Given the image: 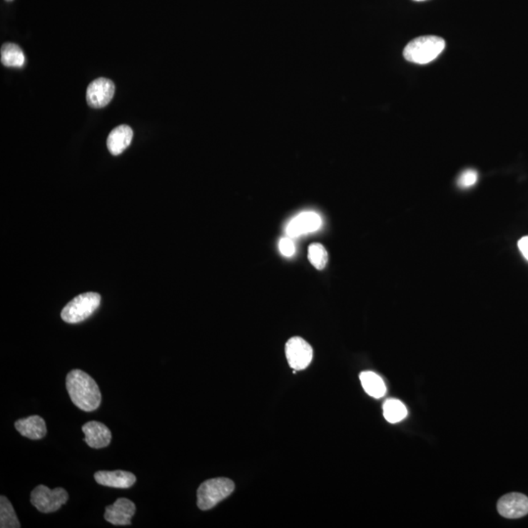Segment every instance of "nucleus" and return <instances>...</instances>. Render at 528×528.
<instances>
[{
	"label": "nucleus",
	"instance_id": "nucleus-13",
	"mask_svg": "<svg viewBox=\"0 0 528 528\" xmlns=\"http://www.w3.org/2000/svg\"><path fill=\"white\" fill-rule=\"evenodd\" d=\"M15 427L23 437L33 440H41L47 432L46 421L38 415L18 420L15 422Z\"/></svg>",
	"mask_w": 528,
	"mask_h": 528
},
{
	"label": "nucleus",
	"instance_id": "nucleus-1",
	"mask_svg": "<svg viewBox=\"0 0 528 528\" xmlns=\"http://www.w3.org/2000/svg\"><path fill=\"white\" fill-rule=\"evenodd\" d=\"M66 387L71 400L81 410L95 411L101 404L102 396L98 385L81 370H72L67 375Z\"/></svg>",
	"mask_w": 528,
	"mask_h": 528
},
{
	"label": "nucleus",
	"instance_id": "nucleus-4",
	"mask_svg": "<svg viewBox=\"0 0 528 528\" xmlns=\"http://www.w3.org/2000/svg\"><path fill=\"white\" fill-rule=\"evenodd\" d=\"M101 297L97 293L81 294L67 303L61 313V317L66 323H81L91 317L99 308Z\"/></svg>",
	"mask_w": 528,
	"mask_h": 528
},
{
	"label": "nucleus",
	"instance_id": "nucleus-21",
	"mask_svg": "<svg viewBox=\"0 0 528 528\" xmlns=\"http://www.w3.org/2000/svg\"><path fill=\"white\" fill-rule=\"evenodd\" d=\"M279 250L284 257H292L295 252V247L294 242L292 241V238H282L279 243Z\"/></svg>",
	"mask_w": 528,
	"mask_h": 528
},
{
	"label": "nucleus",
	"instance_id": "nucleus-14",
	"mask_svg": "<svg viewBox=\"0 0 528 528\" xmlns=\"http://www.w3.org/2000/svg\"><path fill=\"white\" fill-rule=\"evenodd\" d=\"M133 131L128 126L123 125L113 128L107 140V147L111 154L121 155L131 143Z\"/></svg>",
	"mask_w": 528,
	"mask_h": 528
},
{
	"label": "nucleus",
	"instance_id": "nucleus-7",
	"mask_svg": "<svg viewBox=\"0 0 528 528\" xmlns=\"http://www.w3.org/2000/svg\"><path fill=\"white\" fill-rule=\"evenodd\" d=\"M113 94H115V84L111 79L97 78L87 87V103L95 109L106 107L112 101Z\"/></svg>",
	"mask_w": 528,
	"mask_h": 528
},
{
	"label": "nucleus",
	"instance_id": "nucleus-16",
	"mask_svg": "<svg viewBox=\"0 0 528 528\" xmlns=\"http://www.w3.org/2000/svg\"><path fill=\"white\" fill-rule=\"evenodd\" d=\"M360 381L367 395L374 398H381L387 392V387L381 377L373 372H363Z\"/></svg>",
	"mask_w": 528,
	"mask_h": 528
},
{
	"label": "nucleus",
	"instance_id": "nucleus-9",
	"mask_svg": "<svg viewBox=\"0 0 528 528\" xmlns=\"http://www.w3.org/2000/svg\"><path fill=\"white\" fill-rule=\"evenodd\" d=\"M136 512L133 502L126 498H118L113 505L106 507L104 519L113 525H131Z\"/></svg>",
	"mask_w": 528,
	"mask_h": 528
},
{
	"label": "nucleus",
	"instance_id": "nucleus-3",
	"mask_svg": "<svg viewBox=\"0 0 528 528\" xmlns=\"http://www.w3.org/2000/svg\"><path fill=\"white\" fill-rule=\"evenodd\" d=\"M234 488V482L226 477L208 479L198 488L197 505L202 511L213 509L219 502L230 496Z\"/></svg>",
	"mask_w": 528,
	"mask_h": 528
},
{
	"label": "nucleus",
	"instance_id": "nucleus-19",
	"mask_svg": "<svg viewBox=\"0 0 528 528\" xmlns=\"http://www.w3.org/2000/svg\"><path fill=\"white\" fill-rule=\"evenodd\" d=\"M308 260L314 268L323 270L328 263V253L321 244H313L308 248Z\"/></svg>",
	"mask_w": 528,
	"mask_h": 528
},
{
	"label": "nucleus",
	"instance_id": "nucleus-12",
	"mask_svg": "<svg viewBox=\"0 0 528 528\" xmlns=\"http://www.w3.org/2000/svg\"><path fill=\"white\" fill-rule=\"evenodd\" d=\"M96 482L103 487L123 488L128 489L136 482V477L132 472L126 471H100L94 474Z\"/></svg>",
	"mask_w": 528,
	"mask_h": 528
},
{
	"label": "nucleus",
	"instance_id": "nucleus-6",
	"mask_svg": "<svg viewBox=\"0 0 528 528\" xmlns=\"http://www.w3.org/2000/svg\"><path fill=\"white\" fill-rule=\"evenodd\" d=\"M285 351H286L288 363L295 371L308 368L313 361V347L302 337H294L288 340Z\"/></svg>",
	"mask_w": 528,
	"mask_h": 528
},
{
	"label": "nucleus",
	"instance_id": "nucleus-20",
	"mask_svg": "<svg viewBox=\"0 0 528 528\" xmlns=\"http://www.w3.org/2000/svg\"><path fill=\"white\" fill-rule=\"evenodd\" d=\"M477 173L474 170L464 171L458 179V185L462 188H468L477 183Z\"/></svg>",
	"mask_w": 528,
	"mask_h": 528
},
{
	"label": "nucleus",
	"instance_id": "nucleus-5",
	"mask_svg": "<svg viewBox=\"0 0 528 528\" xmlns=\"http://www.w3.org/2000/svg\"><path fill=\"white\" fill-rule=\"evenodd\" d=\"M68 494L64 488L50 489L46 485H39L31 494V503L41 513L50 514L58 511L67 503Z\"/></svg>",
	"mask_w": 528,
	"mask_h": 528
},
{
	"label": "nucleus",
	"instance_id": "nucleus-2",
	"mask_svg": "<svg viewBox=\"0 0 528 528\" xmlns=\"http://www.w3.org/2000/svg\"><path fill=\"white\" fill-rule=\"evenodd\" d=\"M445 49V39L437 36H420L409 42L403 56L409 62L426 65L437 59Z\"/></svg>",
	"mask_w": 528,
	"mask_h": 528
},
{
	"label": "nucleus",
	"instance_id": "nucleus-23",
	"mask_svg": "<svg viewBox=\"0 0 528 528\" xmlns=\"http://www.w3.org/2000/svg\"><path fill=\"white\" fill-rule=\"evenodd\" d=\"M415 1H425V0H415Z\"/></svg>",
	"mask_w": 528,
	"mask_h": 528
},
{
	"label": "nucleus",
	"instance_id": "nucleus-11",
	"mask_svg": "<svg viewBox=\"0 0 528 528\" xmlns=\"http://www.w3.org/2000/svg\"><path fill=\"white\" fill-rule=\"evenodd\" d=\"M322 220L320 216L313 211L300 213L297 218L292 219L288 224L287 235L290 238H295L300 235L310 233L320 228Z\"/></svg>",
	"mask_w": 528,
	"mask_h": 528
},
{
	"label": "nucleus",
	"instance_id": "nucleus-15",
	"mask_svg": "<svg viewBox=\"0 0 528 528\" xmlns=\"http://www.w3.org/2000/svg\"><path fill=\"white\" fill-rule=\"evenodd\" d=\"M1 63L5 67L21 68L26 64V57L23 50L17 44L7 42L1 46Z\"/></svg>",
	"mask_w": 528,
	"mask_h": 528
},
{
	"label": "nucleus",
	"instance_id": "nucleus-18",
	"mask_svg": "<svg viewBox=\"0 0 528 528\" xmlns=\"http://www.w3.org/2000/svg\"><path fill=\"white\" fill-rule=\"evenodd\" d=\"M384 417L387 422L395 424L407 417V408L400 400H389L384 404Z\"/></svg>",
	"mask_w": 528,
	"mask_h": 528
},
{
	"label": "nucleus",
	"instance_id": "nucleus-17",
	"mask_svg": "<svg viewBox=\"0 0 528 528\" xmlns=\"http://www.w3.org/2000/svg\"><path fill=\"white\" fill-rule=\"evenodd\" d=\"M0 527L20 528L21 524L12 504L5 496L0 497Z\"/></svg>",
	"mask_w": 528,
	"mask_h": 528
},
{
	"label": "nucleus",
	"instance_id": "nucleus-22",
	"mask_svg": "<svg viewBox=\"0 0 528 528\" xmlns=\"http://www.w3.org/2000/svg\"><path fill=\"white\" fill-rule=\"evenodd\" d=\"M519 249L528 260V236L522 238L519 241Z\"/></svg>",
	"mask_w": 528,
	"mask_h": 528
},
{
	"label": "nucleus",
	"instance_id": "nucleus-24",
	"mask_svg": "<svg viewBox=\"0 0 528 528\" xmlns=\"http://www.w3.org/2000/svg\"><path fill=\"white\" fill-rule=\"evenodd\" d=\"M6 1H13V0H6Z\"/></svg>",
	"mask_w": 528,
	"mask_h": 528
},
{
	"label": "nucleus",
	"instance_id": "nucleus-10",
	"mask_svg": "<svg viewBox=\"0 0 528 528\" xmlns=\"http://www.w3.org/2000/svg\"><path fill=\"white\" fill-rule=\"evenodd\" d=\"M83 432L86 437L84 442L91 448L100 449L107 447L112 440V434L109 427L97 421L87 422L83 426Z\"/></svg>",
	"mask_w": 528,
	"mask_h": 528
},
{
	"label": "nucleus",
	"instance_id": "nucleus-8",
	"mask_svg": "<svg viewBox=\"0 0 528 528\" xmlns=\"http://www.w3.org/2000/svg\"><path fill=\"white\" fill-rule=\"evenodd\" d=\"M497 509L506 519H521L528 514V497L522 493H509L498 501Z\"/></svg>",
	"mask_w": 528,
	"mask_h": 528
}]
</instances>
